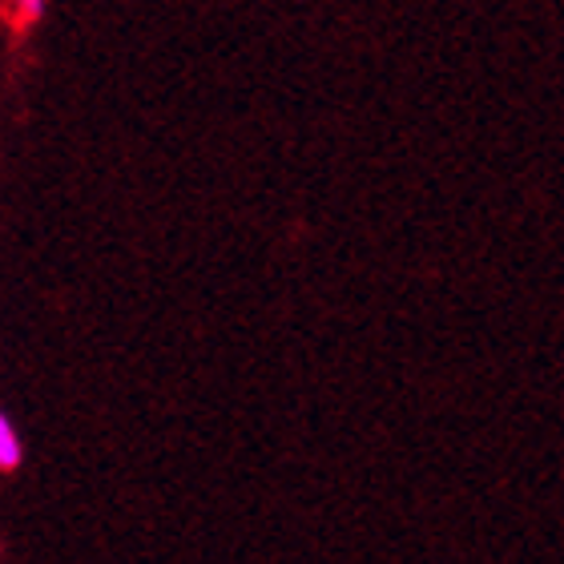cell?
<instances>
[{"instance_id":"cell-2","label":"cell","mask_w":564,"mask_h":564,"mask_svg":"<svg viewBox=\"0 0 564 564\" xmlns=\"http://www.w3.org/2000/svg\"><path fill=\"white\" fill-rule=\"evenodd\" d=\"M12 9H17V21L21 24H36L45 17V0H12Z\"/></svg>"},{"instance_id":"cell-1","label":"cell","mask_w":564,"mask_h":564,"mask_svg":"<svg viewBox=\"0 0 564 564\" xmlns=\"http://www.w3.org/2000/svg\"><path fill=\"white\" fill-rule=\"evenodd\" d=\"M21 456H24L21 435H17V427H12L9 415L0 412V471H17Z\"/></svg>"}]
</instances>
